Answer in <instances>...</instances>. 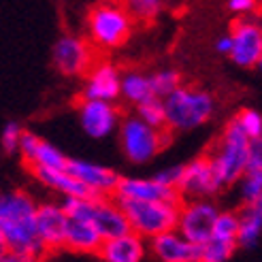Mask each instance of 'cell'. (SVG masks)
I'll return each mask as SVG.
<instances>
[{"label": "cell", "instance_id": "6da1fadb", "mask_svg": "<svg viewBox=\"0 0 262 262\" xmlns=\"http://www.w3.org/2000/svg\"><path fill=\"white\" fill-rule=\"evenodd\" d=\"M36 201L28 192L13 190L0 194V234L5 247L19 254L26 262L47 258L41 241L36 237Z\"/></svg>", "mask_w": 262, "mask_h": 262}, {"label": "cell", "instance_id": "7a4b0ae2", "mask_svg": "<svg viewBox=\"0 0 262 262\" xmlns=\"http://www.w3.org/2000/svg\"><path fill=\"white\" fill-rule=\"evenodd\" d=\"M135 19L130 17L122 0H98L88 11L85 38L98 54L111 51L128 43L135 30Z\"/></svg>", "mask_w": 262, "mask_h": 262}, {"label": "cell", "instance_id": "3957f363", "mask_svg": "<svg viewBox=\"0 0 262 262\" xmlns=\"http://www.w3.org/2000/svg\"><path fill=\"white\" fill-rule=\"evenodd\" d=\"M164 128L168 133H188L205 126L215 113V98L207 90L194 85H177L162 98Z\"/></svg>", "mask_w": 262, "mask_h": 262}, {"label": "cell", "instance_id": "277c9868", "mask_svg": "<svg viewBox=\"0 0 262 262\" xmlns=\"http://www.w3.org/2000/svg\"><path fill=\"white\" fill-rule=\"evenodd\" d=\"M250 137H247L239 122L228 120L217 143L209 151V158L215 168V175L220 183L226 188L234 186L239 181V177L245 173V162H247V151H250Z\"/></svg>", "mask_w": 262, "mask_h": 262}, {"label": "cell", "instance_id": "5b68a950", "mask_svg": "<svg viewBox=\"0 0 262 262\" xmlns=\"http://www.w3.org/2000/svg\"><path fill=\"white\" fill-rule=\"evenodd\" d=\"M115 201L120 203L130 230L141 234L145 241L177 226V213L181 201H133V199H115Z\"/></svg>", "mask_w": 262, "mask_h": 262}, {"label": "cell", "instance_id": "8992f818", "mask_svg": "<svg viewBox=\"0 0 262 262\" xmlns=\"http://www.w3.org/2000/svg\"><path fill=\"white\" fill-rule=\"evenodd\" d=\"M117 128L122 151L135 164L151 162L173 139V133H168L166 128H154L137 115H126Z\"/></svg>", "mask_w": 262, "mask_h": 262}, {"label": "cell", "instance_id": "52a82bcc", "mask_svg": "<svg viewBox=\"0 0 262 262\" xmlns=\"http://www.w3.org/2000/svg\"><path fill=\"white\" fill-rule=\"evenodd\" d=\"M98 51L92 47L85 36L64 32L51 49V62L62 77H83L90 67L96 62Z\"/></svg>", "mask_w": 262, "mask_h": 262}, {"label": "cell", "instance_id": "ba28073f", "mask_svg": "<svg viewBox=\"0 0 262 262\" xmlns=\"http://www.w3.org/2000/svg\"><path fill=\"white\" fill-rule=\"evenodd\" d=\"M217 213L220 207L213 199H181L175 230L181 232L190 243L201 245L211 237Z\"/></svg>", "mask_w": 262, "mask_h": 262}, {"label": "cell", "instance_id": "9c48e42d", "mask_svg": "<svg viewBox=\"0 0 262 262\" xmlns=\"http://www.w3.org/2000/svg\"><path fill=\"white\" fill-rule=\"evenodd\" d=\"M230 54L228 58L241 69H256L262 62V28L254 15H241L230 28Z\"/></svg>", "mask_w": 262, "mask_h": 262}, {"label": "cell", "instance_id": "30bf717a", "mask_svg": "<svg viewBox=\"0 0 262 262\" xmlns=\"http://www.w3.org/2000/svg\"><path fill=\"white\" fill-rule=\"evenodd\" d=\"M224 190L220 183L209 154H203L188 164H181L177 192L181 199H215Z\"/></svg>", "mask_w": 262, "mask_h": 262}, {"label": "cell", "instance_id": "8fae6325", "mask_svg": "<svg viewBox=\"0 0 262 262\" xmlns=\"http://www.w3.org/2000/svg\"><path fill=\"white\" fill-rule=\"evenodd\" d=\"M77 111H79L81 128L92 139H104L113 135L122 120V111L115 107L111 100L98 98H81L77 100Z\"/></svg>", "mask_w": 262, "mask_h": 262}, {"label": "cell", "instance_id": "7c38bea8", "mask_svg": "<svg viewBox=\"0 0 262 262\" xmlns=\"http://www.w3.org/2000/svg\"><path fill=\"white\" fill-rule=\"evenodd\" d=\"M120 75L122 71L113 62L102 60L100 56L83 75L81 98H98L115 102L120 98Z\"/></svg>", "mask_w": 262, "mask_h": 262}, {"label": "cell", "instance_id": "4fadbf2b", "mask_svg": "<svg viewBox=\"0 0 262 262\" xmlns=\"http://www.w3.org/2000/svg\"><path fill=\"white\" fill-rule=\"evenodd\" d=\"M88 222L94 224V228L98 230L102 241L130 230L128 220H126L122 207L115 201L113 194L111 196H90Z\"/></svg>", "mask_w": 262, "mask_h": 262}, {"label": "cell", "instance_id": "5bb4252c", "mask_svg": "<svg viewBox=\"0 0 262 262\" xmlns=\"http://www.w3.org/2000/svg\"><path fill=\"white\" fill-rule=\"evenodd\" d=\"M64 222L67 213L60 207V203H41L36 205L34 224H36V237L41 241L47 256L62 252L64 241Z\"/></svg>", "mask_w": 262, "mask_h": 262}, {"label": "cell", "instance_id": "9a60e30c", "mask_svg": "<svg viewBox=\"0 0 262 262\" xmlns=\"http://www.w3.org/2000/svg\"><path fill=\"white\" fill-rule=\"evenodd\" d=\"M67 171L85 186V190L92 196H111L117 181H120V173H115L113 168L94 164V162H85V160H67Z\"/></svg>", "mask_w": 262, "mask_h": 262}, {"label": "cell", "instance_id": "2e32d148", "mask_svg": "<svg viewBox=\"0 0 262 262\" xmlns=\"http://www.w3.org/2000/svg\"><path fill=\"white\" fill-rule=\"evenodd\" d=\"M147 254L162 262H199V245L190 243L173 228L147 239Z\"/></svg>", "mask_w": 262, "mask_h": 262}, {"label": "cell", "instance_id": "e0dca14e", "mask_svg": "<svg viewBox=\"0 0 262 262\" xmlns=\"http://www.w3.org/2000/svg\"><path fill=\"white\" fill-rule=\"evenodd\" d=\"M96 256L104 262H141L147 258V241L141 234L126 230L117 237L104 239Z\"/></svg>", "mask_w": 262, "mask_h": 262}, {"label": "cell", "instance_id": "ac0fdd59", "mask_svg": "<svg viewBox=\"0 0 262 262\" xmlns=\"http://www.w3.org/2000/svg\"><path fill=\"white\" fill-rule=\"evenodd\" d=\"M115 199L133 201H181L177 188L164 186L158 179H139V177H120L113 190Z\"/></svg>", "mask_w": 262, "mask_h": 262}, {"label": "cell", "instance_id": "d6986e66", "mask_svg": "<svg viewBox=\"0 0 262 262\" xmlns=\"http://www.w3.org/2000/svg\"><path fill=\"white\" fill-rule=\"evenodd\" d=\"M19 156L28 166H49V168H64L67 166L69 156L60 151L58 147H54L51 143L43 141L41 137H36L34 133L24 130L21 139H19Z\"/></svg>", "mask_w": 262, "mask_h": 262}, {"label": "cell", "instance_id": "ffe728a7", "mask_svg": "<svg viewBox=\"0 0 262 262\" xmlns=\"http://www.w3.org/2000/svg\"><path fill=\"white\" fill-rule=\"evenodd\" d=\"M102 243V237L94 224L81 217H69L64 222V241H62V252H73V254H90L96 256L98 247Z\"/></svg>", "mask_w": 262, "mask_h": 262}, {"label": "cell", "instance_id": "44dd1931", "mask_svg": "<svg viewBox=\"0 0 262 262\" xmlns=\"http://www.w3.org/2000/svg\"><path fill=\"white\" fill-rule=\"evenodd\" d=\"M30 175L41 181L45 188L62 196H85L90 194L83 183L77 181L67 168H49V166H28Z\"/></svg>", "mask_w": 262, "mask_h": 262}, {"label": "cell", "instance_id": "7402d4cb", "mask_svg": "<svg viewBox=\"0 0 262 262\" xmlns=\"http://www.w3.org/2000/svg\"><path fill=\"white\" fill-rule=\"evenodd\" d=\"M239 213V228H237V247L241 250H254L260 241L262 232V203L243 205Z\"/></svg>", "mask_w": 262, "mask_h": 262}, {"label": "cell", "instance_id": "603a6c76", "mask_svg": "<svg viewBox=\"0 0 262 262\" xmlns=\"http://www.w3.org/2000/svg\"><path fill=\"white\" fill-rule=\"evenodd\" d=\"M151 96L149 75H143L141 71H126L120 75V98H124L130 107H137L139 102Z\"/></svg>", "mask_w": 262, "mask_h": 262}, {"label": "cell", "instance_id": "cb8c5ba5", "mask_svg": "<svg viewBox=\"0 0 262 262\" xmlns=\"http://www.w3.org/2000/svg\"><path fill=\"white\" fill-rule=\"evenodd\" d=\"M239 247L234 241H222L209 237L205 243L199 245V262H226L234 256Z\"/></svg>", "mask_w": 262, "mask_h": 262}, {"label": "cell", "instance_id": "d4e9b609", "mask_svg": "<svg viewBox=\"0 0 262 262\" xmlns=\"http://www.w3.org/2000/svg\"><path fill=\"white\" fill-rule=\"evenodd\" d=\"M135 24H151L164 9V0H122Z\"/></svg>", "mask_w": 262, "mask_h": 262}, {"label": "cell", "instance_id": "484cf974", "mask_svg": "<svg viewBox=\"0 0 262 262\" xmlns=\"http://www.w3.org/2000/svg\"><path fill=\"white\" fill-rule=\"evenodd\" d=\"M149 85H151L154 96L164 98L166 94H171L177 85H181V75L175 69H160L149 75Z\"/></svg>", "mask_w": 262, "mask_h": 262}, {"label": "cell", "instance_id": "4316f807", "mask_svg": "<svg viewBox=\"0 0 262 262\" xmlns=\"http://www.w3.org/2000/svg\"><path fill=\"white\" fill-rule=\"evenodd\" d=\"M135 115L141 117L145 124L154 126V128H164V104H162V98L158 96H151L147 100L139 102L135 107Z\"/></svg>", "mask_w": 262, "mask_h": 262}, {"label": "cell", "instance_id": "83f0119b", "mask_svg": "<svg viewBox=\"0 0 262 262\" xmlns=\"http://www.w3.org/2000/svg\"><path fill=\"white\" fill-rule=\"evenodd\" d=\"M237 228H239V213L237 211H220L215 222H213L211 237L222 239V241H234L237 239Z\"/></svg>", "mask_w": 262, "mask_h": 262}, {"label": "cell", "instance_id": "f1b7e54d", "mask_svg": "<svg viewBox=\"0 0 262 262\" xmlns=\"http://www.w3.org/2000/svg\"><path fill=\"white\" fill-rule=\"evenodd\" d=\"M237 183L241 186L239 192H241L243 205L262 203V171H258V173H243Z\"/></svg>", "mask_w": 262, "mask_h": 262}, {"label": "cell", "instance_id": "f546056e", "mask_svg": "<svg viewBox=\"0 0 262 262\" xmlns=\"http://www.w3.org/2000/svg\"><path fill=\"white\" fill-rule=\"evenodd\" d=\"M234 120L239 122L241 130L250 137V139H262V115L254 109H241Z\"/></svg>", "mask_w": 262, "mask_h": 262}, {"label": "cell", "instance_id": "4dcf8cb0", "mask_svg": "<svg viewBox=\"0 0 262 262\" xmlns=\"http://www.w3.org/2000/svg\"><path fill=\"white\" fill-rule=\"evenodd\" d=\"M21 133H24V128L17 122H9L3 128V135H0V145H3V149L7 154H17Z\"/></svg>", "mask_w": 262, "mask_h": 262}, {"label": "cell", "instance_id": "1f68e13d", "mask_svg": "<svg viewBox=\"0 0 262 262\" xmlns=\"http://www.w3.org/2000/svg\"><path fill=\"white\" fill-rule=\"evenodd\" d=\"M262 171V139L250 141V151H247L245 173H258Z\"/></svg>", "mask_w": 262, "mask_h": 262}, {"label": "cell", "instance_id": "d6a6232c", "mask_svg": "<svg viewBox=\"0 0 262 262\" xmlns=\"http://www.w3.org/2000/svg\"><path fill=\"white\" fill-rule=\"evenodd\" d=\"M228 11L237 17L241 15H254L258 11V0H228Z\"/></svg>", "mask_w": 262, "mask_h": 262}, {"label": "cell", "instance_id": "836d02e7", "mask_svg": "<svg viewBox=\"0 0 262 262\" xmlns=\"http://www.w3.org/2000/svg\"><path fill=\"white\" fill-rule=\"evenodd\" d=\"M179 177H181V164H175V166H168V168H162L160 173H156L154 179H158L164 186H171V188H177L179 183Z\"/></svg>", "mask_w": 262, "mask_h": 262}, {"label": "cell", "instance_id": "e575fe53", "mask_svg": "<svg viewBox=\"0 0 262 262\" xmlns=\"http://www.w3.org/2000/svg\"><path fill=\"white\" fill-rule=\"evenodd\" d=\"M230 45H232V41H230V34L220 36V38H217V43H215L217 54H222V56H228V54H230Z\"/></svg>", "mask_w": 262, "mask_h": 262}, {"label": "cell", "instance_id": "d590c367", "mask_svg": "<svg viewBox=\"0 0 262 262\" xmlns=\"http://www.w3.org/2000/svg\"><path fill=\"white\" fill-rule=\"evenodd\" d=\"M5 250V239H3V234H0V252Z\"/></svg>", "mask_w": 262, "mask_h": 262}]
</instances>
